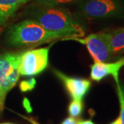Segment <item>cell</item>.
Listing matches in <instances>:
<instances>
[{
  "mask_svg": "<svg viewBox=\"0 0 124 124\" xmlns=\"http://www.w3.org/2000/svg\"><path fill=\"white\" fill-rule=\"evenodd\" d=\"M35 84V81L33 79H32L31 81H22L20 84V88L22 92H26L33 88Z\"/></svg>",
  "mask_w": 124,
  "mask_h": 124,
  "instance_id": "obj_14",
  "label": "cell"
},
{
  "mask_svg": "<svg viewBox=\"0 0 124 124\" xmlns=\"http://www.w3.org/2000/svg\"><path fill=\"white\" fill-rule=\"evenodd\" d=\"M106 33L112 57L124 54V28Z\"/></svg>",
  "mask_w": 124,
  "mask_h": 124,
  "instance_id": "obj_10",
  "label": "cell"
},
{
  "mask_svg": "<svg viewBox=\"0 0 124 124\" xmlns=\"http://www.w3.org/2000/svg\"><path fill=\"white\" fill-rule=\"evenodd\" d=\"M80 12L90 19L124 17V0H84Z\"/></svg>",
  "mask_w": 124,
  "mask_h": 124,
  "instance_id": "obj_3",
  "label": "cell"
},
{
  "mask_svg": "<svg viewBox=\"0 0 124 124\" xmlns=\"http://www.w3.org/2000/svg\"><path fill=\"white\" fill-rule=\"evenodd\" d=\"M20 53H6L0 54V85L5 93H8L19 78L18 62Z\"/></svg>",
  "mask_w": 124,
  "mask_h": 124,
  "instance_id": "obj_6",
  "label": "cell"
},
{
  "mask_svg": "<svg viewBox=\"0 0 124 124\" xmlns=\"http://www.w3.org/2000/svg\"><path fill=\"white\" fill-rule=\"evenodd\" d=\"M117 88V94L120 104V124H124V87L122 86L120 82L116 83Z\"/></svg>",
  "mask_w": 124,
  "mask_h": 124,
  "instance_id": "obj_12",
  "label": "cell"
},
{
  "mask_svg": "<svg viewBox=\"0 0 124 124\" xmlns=\"http://www.w3.org/2000/svg\"><path fill=\"white\" fill-rule=\"evenodd\" d=\"M32 0H0V26H4L21 6Z\"/></svg>",
  "mask_w": 124,
  "mask_h": 124,
  "instance_id": "obj_9",
  "label": "cell"
},
{
  "mask_svg": "<svg viewBox=\"0 0 124 124\" xmlns=\"http://www.w3.org/2000/svg\"><path fill=\"white\" fill-rule=\"evenodd\" d=\"M23 118H24L25 119L28 120V121H30L31 124H39L36 121H35V120L33 119H32V118H28V117H26V116H22Z\"/></svg>",
  "mask_w": 124,
  "mask_h": 124,
  "instance_id": "obj_18",
  "label": "cell"
},
{
  "mask_svg": "<svg viewBox=\"0 0 124 124\" xmlns=\"http://www.w3.org/2000/svg\"><path fill=\"white\" fill-rule=\"evenodd\" d=\"M77 124H94L91 120H86V121H77Z\"/></svg>",
  "mask_w": 124,
  "mask_h": 124,
  "instance_id": "obj_17",
  "label": "cell"
},
{
  "mask_svg": "<svg viewBox=\"0 0 124 124\" xmlns=\"http://www.w3.org/2000/svg\"><path fill=\"white\" fill-rule=\"evenodd\" d=\"M53 72L62 81L72 99L82 101L91 86L90 81L86 79L69 77L57 70H53Z\"/></svg>",
  "mask_w": 124,
  "mask_h": 124,
  "instance_id": "obj_7",
  "label": "cell"
},
{
  "mask_svg": "<svg viewBox=\"0 0 124 124\" xmlns=\"http://www.w3.org/2000/svg\"><path fill=\"white\" fill-rule=\"evenodd\" d=\"M50 46L32 49L20 53L18 71L25 77L37 75L44 70L48 64V54Z\"/></svg>",
  "mask_w": 124,
  "mask_h": 124,
  "instance_id": "obj_4",
  "label": "cell"
},
{
  "mask_svg": "<svg viewBox=\"0 0 124 124\" xmlns=\"http://www.w3.org/2000/svg\"><path fill=\"white\" fill-rule=\"evenodd\" d=\"M63 37L61 35L48 31L34 19H26L15 23L8 29L6 43L13 47H23L41 44Z\"/></svg>",
  "mask_w": 124,
  "mask_h": 124,
  "instance_id": "obj_2",
  "label": "cell"
},
{
  "mask_svg": "<svg viewBox=\"0 0 124 124\" xmlns=\"http://www.w3.org/2000/svg\"><path fill=\"white\" fill-rule=\"evenodd\" d=\"M68 39L75 40L85 45L94 62H107L113 57L106 32L91 34L84 38L70 37Z\"/></svg>",
  "mask_w": 124,
  "mask_h": 124,
  "instance_id": "obj_5",
  "label": "cell"
},
{
  "mask_svg": "<svg viewBox=\"0 0 124 124\" xmlns=\"http://www.w3.org/2000/svg\"><path fill=\"white\" fill-rule=\"evenodd\" d=\"M77 124V121L74 118V117H68L66 119L64 120L62 124Z\"/></svg>",
  "mask_w": 124,
  "mask_h": 124,
  "instance_id": "obj_16",
  "label": "cell"
},
{
  "mask_svg": "<svg viewBox=\"0 0 124 124\" xmlns=\"http://www.w3.org/2000/svg\"><path fill=\"white\" fill-rule=\"evenodd\" d=\"M77 1L79 0H35V4L40 7H55Z\"/></svg>",
  "mask_w": 124,
  "mask_h": 124,
  "instance_id": "obj_11",
  "label": "cell"
},
{
  "mask_svg": "<svg viewBox=\"0 0 124 124\" xmlns=\"http://www.w3.org/2000/svg\"><path fill=\"white\" fill-rule=\"evenodd\" d=\"M83 110L82 101L72 100L68 106V113L72 117H77L81 114Z\"/></svg>",
  "mask_w": 124,
  "mask_h": 124,
  "instance_id": "obj_13",
  "label": "cell"
},
{
  "mask_svg": "<svg viewBox=\"0 0 124 124\" xmlns=\"http://www.w3.org/2000/svg\"><path fill=\"white\" fill-rule=\"evenodd\" d=\"M124 66V57L112 63L94 62L90 66V78L99 82L107 76L111 75L117 83L119 81V71Z\"/></svg>",
  "mask_w": 124,
  "mask_h": 124,
  "instance_id": "obj_8",
  "label": "cell"
},
{
  "mask_svg": "<svg viewBox=\"0 0 124 124\" xmlns=\"http://www.w3.org/2000/svg\"><path fill=\"white\" fill-rule=\"evenodd\" d=\"M110 124H120L119 118H117L115 121H113V122H112V123H111Z\"/></svg>",
  "mask_w": 124,
  "mask_h": 124,
  "instance_id": "obj_19",
  "label": "cell"
},
{
  "mask_svg": "<svg viewBox=\"0 0 124 124\" xmlns=\"http://www.w3.org/2000/svg\"><path fill=\"white\" fill-rule=\"evenodd\" d=\"M6 93L4 91V90L0 85V111H1L4 109V102L6 99Z\"/></svg>",
  "mask_w": 124,
  "mask_h": 124,
  "instance_id": "obj_15",
  "label": "cell"
},
{
  "mask_svg": "<svg viewBox=\"0 0 124 124\" xmlns=\"http://www.w3.org/2000/svg\"><path fill=\"white\" fill-rule=\"evenodd\" d=\"M0 124H12V123H1Z\"/></svg>",
  "mask_w": 124,
  "mask_h": 124,
  "instance_id": "obj_20",
  "label": "cell"
},
{
  "mask_svg": "<svg viewBox=\"0 0 124 124\" xmlns=\"http://www.w3.org/2000/svg\"><path fill=\"white\" fill-rule=\"evenodd\" d=\"M33 19L48 31L63 37H79L85 35L84 27L69 10L59 6L41 7L33 14Z\"/></svg>",
  "mask_w": 124,
  "mask_h": 124,
  "instance_id": "obj_1",
  "label": "cell"
}]
</instances>
